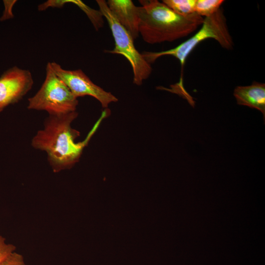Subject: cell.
I'll use <instances>...</instances> for the list:
<instances>
[{"mask_svg": "<svg viewBox=\"0 0 265 265\" xmlns=\"http://www.w3.org/2000/svg\"><path fill=\"white\" fill-rule=\"evenodd\" d=\"M4 10L2 16L0 17V21H3L10 19L13 18L14 17L12 13V8L15 3L17 1L16 0H3Z\"/></svg>", "mask_w": 265, "mask_h": 265, "instance_id": "cell-15", "label": "cell"}, {"mask_svg": "<svg viewBox=\"0 0 265 265\" xmlns=\"http://www.w3.org/2000/svg\"><path fill=\"white\" fill-rule=\"evenodd\" d=\"M32 75L27 69L13 66L0 76V112L20 101L31 89Z\"/></svg>", "mask_w": 265, "mask_h": 265, "instance_id": "cell-7", "label": "cell"}, {"mask_svg": "<svg viewBox=\"0 0 265 265\" xmlns=\"http://www.w3.org/2000/svg\"><path fill=\"white\" fill-rule=\"evenodd\" d=\"M106 3L117 21L133 40L137 38L139 34L138 6L131 0H108Z\"/></svg>", "mask_w": 265, "mask_h": 265, "instance_id": "cell-8", "label": "cell"}, {"mask_svg": "<svg viewBox=\"0 0 265 265\" xmlns=\"http://www.w3.org/2000/svg\"><path fill=\"white\" fill-rule=\"evenodd\" d=\"M49 63L54 73L76 98L84 96L93 97L99 101L104 108H106L110 103L118 101L110 92L106 91L94 83L81 69L66 70L55 62Z\"/></svg>", "mask_w": 265, "mask_h": 265, "instance_id": "cell-6", "label": "cell"}, {"mask_svg": "<svg viewBox=\"0 0 265 265\" xmlns=\"http://www.w3.org/2000/svg\"><path fill=\"white\" fill-rule=\"evenodd\" d=\"M223 0H196L194 12L204 18L212 15L220 7Z\"/></svg>", "mask_w": 265, "mask_h": 265, "instance_id": "cell-11", "label": "cell"}, {"mask_svg": "<svg viewBox=\"0 0 265 265\" xmlns=\"http://www.w3.org/2000/svg\"><path fill=\"white\" fill-rule=\"evenodd\" d=\"M0 265H26L23 256L16 252L11 253Z\"/></svg>", "mask_w": 265, "mask_h": 265, "instance_id": "cell-14", "label": "cell"}, {"mask_svg": "<svg viewBox=\"0 0 265 265\" xmlns=\"http://www.w3.org/2000/svg\"><path fill=\"white\" fill-rule=\"evenodd\" d=\"M105 110L86 138L76 143L80 132L71 127L78 117L76 111L59 115H49L31 140L33 148L47 153L50 165L54 173L72 167L79 160L83 150L97 129L100 122L106 116Z\"/></svg>", "mask_w": 265, "mask_h": 265, "instance_id": "cell-1", "label": "cell"}, {"mask_svg": "<svg viewBox=\"0 0 265 265\" xmlns=\"http://www.w3.org/2000/svg\"><path fill=\"white\" fill-rule=\"evenodd\" d=\"M209 38L215 40L225 49L232 50L233 48L232 37L228 27L224 10L221 7L212 15L204 18L199 30L177 47L159 52H144L141 54L149 64L164 55H171L178 59L182 70L179 83L183 84V69L186 58L200 43Z\"/></svg>", "mask_w": 265, "mask_h": 265, "instance_id": "cell-3", "label": "cell"}, {"mask_svg": "<svg viewBox=\"0 0 265 265\" xmlns=\"http://www.w3.org/2000/svg\"><path fill=\"white\" fill-rule=\"evenodd\" d=\"M16 246L12 244L7 243L5 238L0 235V263L4 260L11 253L15 252Z\"/></svg>", "mask_w": 265, "mask_h": 265, "instance_id": "cell-13", "label": "cell"}, {"mask_svg": "<svg viewBox=\"0 0 265 265\" xmlns=\"http://www.w3.org/2000/svg\"><path fill=\"white\" fill-rule=\"evenodd\" d=\"M100 11L106 19L115 42L113 50H105L107 53L119 54L124 56L130 63L133 72V82L141 85L152 71L150 64L135 48L133 39L128 31L119 23L108 7L106 2L97 0Z\"/></svg>", "mask_w": 265, "mask_h": 265, "instance_id": "cell-5", "label": "cell"}, {"mask_svg": "<svg viewBox=\"0 0 265 265\" xmlns=\"http://www.w3.org/2000/svg\"><path fill=\"white\" fill-rule=\"evenodd\" d=\"M74 3L80 7L87 15L95 28L98 30L102 26L103 23V15L100 11L91 9L80 0H48L44 3V7L61 8L66 3Z\"/></svg>", "mask_w": 265, "mask_h": 265, "instance_id": "cell-10", "label": "cell"}, {"mask_svg": "<svg viewBox=\"0 0 265 265\" xmlns=\"http://www.w3.org/2000/svg\"><path fill=\"white\" fill-rule=\"evenodd\" d=\"M139 32L149 44L173 42L186 37L202 24L204 18L196 13L180 15L158 0H139Z\"/></svg>", "mask_w": 265, "mask_h": 265, "instance_id": "cell-2", "label": "cell"}, {"mask_svg": "<svg viewBox=\"0 0 265 265\" xmlns=\"http://www.w3.org/2000/svg\"><path fill=\"white\" fill-rule=\"evenodd\" d=\"M234 96L239 105L260 110L265 117V84L254 81L250 85L238 86Z\"/></svg>", "mask_w": 265, "mask_h": 265, "instance_id": "cell-9", "label": "cell"}, {"mask_svg": "<svg viewBox=\"0 0 265 265\" xmlns=\"http://www.w3.org/2000/svg\"><path fill=\"white\" fill-rule=\"evenodd\" d=\"M78 103V98L54 73L49 62L45 80L36 94L28 99L27 108L59 115L76 111Z\"/></svg>", "mask_w": 265, "mask_h": 265, "instance_id": "cell-4", "label": "cell"}, {"mask_svg": "<svg viewBox=\"0 0 265 265\" xmlns=\"http://www.w3.org/2000/svg\"><path fill=\"white\" fill-rule=\"evenodd\" d=\"M162 2L181 15L186 16L195 13L196 0H163Z\"/></svg>", "mask_w": 265, "mask_h": 265, "instance_id": "cell-12", "label": "cell"}]
</instances>
